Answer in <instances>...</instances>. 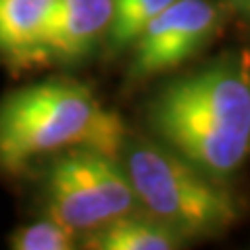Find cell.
Instances as JSON below:
<instances>
[{
  "instance_id": "52a82bcc",
  "label": "cell",
  "mask_w": 250,
  "mask_h": 250,
  "mask_svg": "<svg viewBox=\"0 0 250 250\" xmlns=\"http://www.w3.org/2000/svg\"><path fill=\"white\" fill-rule=\"evenodd\" d=\"M184 238L150 215H123L92 229L83 246L92 250H173L182 248Z\"/></svg>"
},
{
  "instance_id": "6da1fadb",
  "label": "cell",
  "mask_w": 250,
  "mask_h": 250,
  "mask_svg": "<svg viewBox=\"0 0 250 250\" xmlns=\"http://www.w3.org/2000/svg\"><path fill=\"white\" fill-rule=\"evenodd\" d=\"M148 117L169 150L210 179L236 173L250 154V52L223 54L167 83Z\"/></svg>"
},
{
  "instance_id": "7a4b0ae2",
  "label": "cell",
  "mask_w": 250,
  "mask_h": 250,
  "mask_svg": "<svg viewBox=\"0 0 250 250\" xmlns=\"http://www.w3.org/2000/svg\"><path fill=\"white\" fill-rule=\"evenodd\" d=\"M125 123L80 82L48 80L23 85L0 100V171L21 173L46 154L90 148L119 159Z\"/></svg>"
},
{
  "instance_id": "9c48e42d",
  "label": "cell",
  "mask_w": 250,
  "mask_h": 250,
  "mask_svg": "<svg viewBox=\"0 0 250 250\" xmlns=\"http://www.w3.org/2000/svg\"><path fill=\"white\" fill-rule=\"evenodd\" d=\"M173 0H113V21L108 27V44L113 50H123L134 44L148 23Z\"/></svg>"
},
{
  "instance_id": "8992f818",
  "label": "cell",
  "mask_w": 250,
  "mask_h": 250,
  "mask_svg": "<svg viewBox=\"0 0 250 250\" xmlns=\"http://www.w3.org/2000/svg\"><path fill=\"white\" fill-rule=\"evenodd\" d=\"M113 0H59L23 61L25 67L69 65L94 50L108 34Z\"/></svg>"
},
{
  "instance_id": "3957f363",
  "label": "cell",
  "mask_w": 250,
  "mask_h": 250,
  "mask_svg": "<svg viewBox=\"0 0 250 250\" xmlns=\"http://www.w3.org/2000/svg\"><path fill=\"white\" fill-rule=\"evenodd\" d=\"M125 175L138 207L184 240L213 236L238 219V205L215 179L163 144L127 146Z\"/></svg>"
},
{
  "instance_id": "8fae6325",
  "label": "cell",
  "mask_w": 250,
  "mask_h": 250,
  "mask_svg": "<svg viewBox=\"0 0 250 250\" xmlns=\"http://www.w3.org/2000/svg\"><path fill=\"white\" fill-rule=\"evenodd\" d=\"M228 2H229L236 11H240L242 15L250 17V0H228Z\"/></svg>"
},
{
  "instance_id": "ba28073f",
  "label": "cell",
  "mask_w": 250,
  "mask_h": 250,
  "mask_svg": "<svg viewBox=\"0 0 250 250\" xmlns=\"http://www.w3.org/2000/svg\"><path fill=\"white\" fill-rule=\"evenodd\" d=\"M59 0H0V54L23 69L27 52Z\"/></svg>"
},
{
  "instance_id": "5b68a950",
  "label": "cell",
  "mask_w": 250,
  "mask_h": 250,
  "mask_svg": "<svg viewBox=\"0 0 250 250\" xmlns=\"http://www.w3.org/2000/svg\"><path fill=\"white\" fill-rule=\"evenodd\" d=\"M221 9L215 0H173L131 44V75L150 77L192 59L221 25Z\"/></svg>"
},
{
  "instance_id": "30bf717a",
  "label": "cell",
  "mask_w": 250,
  "mask_h": 250,
  "mask_svg": "<svg viewBox=\"0 0 250 250\" xmlns=\"http://www.w3.org/2000/svg\"><path fill=\"white\" fill-rule=\"evenodd\" d=\"M77 246V231L54 217L23 225L11 236L15 250H71Z\"/></svg>"
},
{
  "instance_id": "277c9868",
  "label": "cell",
  "mask_w": 250,
  "mask_h": 250,
  "mask_svg": "<svg viewBox=\"0 0 250 250\" xmlns=\"http://www.w3.org/2000/svg\"><path fill=\"white\" fill-rule=\"evenodd\" d=\"M48 217L75 231H92L138 208L125 169L115 156L71 148L50 163L46 173Z\"/></svg>"
}]
</instances>
